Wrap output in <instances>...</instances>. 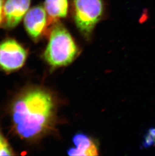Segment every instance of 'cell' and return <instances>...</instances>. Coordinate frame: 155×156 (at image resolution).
I'll list each match as a JSON object with an SVG mask.
<instances>
[{"label":"cell","instance_id":"cell-1","mask_svg":"<svg viewBox=\"0 0 155 156\" xmlns=\"http://www.w3.org/2000/svg\"><path fill=\"white\" fill-rule=\"evenodd\" d=\"M54 103L51 95L40 88H31L16 99L12 108L15 131L25 139L41 136L53 118Z\"/></svg>","mask_w":155,"mask_h":156},{"label":"cell","instance_id":"cell-2","mask_svg":"<svg viewBox=\"0 0 155 156\" xmlns=\"http://www.w3.org/2000/svg\"><path fill=\"white\" fill-rule=\"evenodd\" d=\"M78 52L69 31L62 24L55 22L43 54L46 62L53 68L64 66L73 62Z\"/></svg>","mask_w":155,"mask_h":156},{"label":"cell","instance_id":"cell-3","mask_svg":"<svg viewBox=\"0 0 155 156\" xmlns=\"http://www.w3.org/2000/svg\"><path fill=\"white\" fill-rule=\"evenodd\" d=\"M102 0H73L74 20L85 38H90L102 15Z\"/></svg>","mask_w":155,"mask_h":156},{"label":"cell","instance_id":"cell-4","mask_svg":"<svg viewBox=\"0 0 155 156\" xmlns=\"http://www.w3.org/2000/svg\"><path fill=\"white\" fill-rule=\"evenodd\" d=\"M27 57L24 47L15 39L8 38L0 43V68L12 72L23 67Z\"/></svg>","mask_w":155,"mask_h":156},{"label":"cell","instance_id":"cell-5","mask_svg":"<svg viewBox=\"0 0 155 156\" xmlns=\"http://www.w3.org/2000/svg\"><path fill=\"white\" fill-rule=\"evenodd\" d=\"M44 7L37 5L31 8L24 17V25L27 33L35 41L43 37L49 24Z\"/></svg>","mask_w":155,"mask_h":156},{"label":"cell","instance_id":"cell-6","mask_svg":"<svg viewBox=\"0 0 155 156\" xmlns=\"http://www.w3.org/2000/svg\"><path fill=\"white\" fill-rule=\"evenodd\" d=\"M31 0H5L3 27L12 30L17 27L28 12Z\"/></svg>","mask_w":155,"mask_h":156},{"label":"cell","instance_id":"cell-7","mask_svg":"<svg viewBox=\"0 0 155 156\" xmlns=\"http://www.w3.org/2000/svg\"><path fill=\"white\" fill-rule=\"evenodd\" d=\"M75 147L69 149L70 156H95L98 155V147L93 140L86 134L78 133L73 138Z\"/></svg>","mask_w":155,"mask_h":156},{"label":"cell","instance_id":"cell-8","mask_svg":"<svg viewBox=\"0 0 155 156\" xmlns=\"http://www.w3.org/2000/svg\"><path fill=\"white\" fill-rule=\"evenodd\" d=\"M44 7L48 15L49 24L54 23L57 19L67 15V0H45Z\"/></svg>","mask_w":155,"mask_h":156},{"label":"cell","instance_id":"cell-9","mask_svg":"<svg viewBox=\"0 0 155 156\" xmlns=\"http://www.w3.org/2000/svg\"><path fill=\"white\" fill-rule=\"evenodd\" d=\"M13 155L12 149L9 144L0 133V156Z\"/></svg>","mask_w":155,"mask_h":156},{"label":"cell","instance_id":"cell-10","mask_svg":"<svg viewBox=\"0 0 155 156\" xmlns=\"http://www.w3.org/2000/svg\"><path fill=\"white\" fill-rule=\"evenodd\" d=\"M155 144V128H151L148 130L145 136L143 146L149 147Z\"/></svg>","mask_w":155,"mask_h":156},{"label":"cell","instance_id":"cell-11","mask_svg":"<svg viewBox=\"0 0 155 156\" xmlns=\"http://www.w3.org/2000/svg\"><path fill=\"white\" fill-rule=\"evenodd\" d=\"M5 0H0V27H3L4 20V3Z\"/></svg>","mask_w":155,"mask_h":156}]
</instances>
